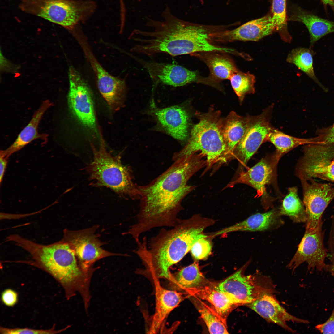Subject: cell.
Listing matches in <instances>:
<instances>
[{"label": "cell", "instance_id": "cell-23", "mask_svg": "<svg viewBox=\"0 0 334 334\" xmlns=\"http://www.w3.org/2000/svg\"><path fill=\"white\" fill-rule=\"evenodd\" d=\"M156 287V306L150 331L156 333L170 313L177 307L187 294L166 289L158 283Z\"/></svg>", "mask_w": 334, "mask_h": 334}, {"label": "cell", "instance_id": "cell-40", "mask_svg": "<svg viewBox=\"0 0 334 334\" xmlns=\"http://www.w3.org/2000/svg\"><path fill=\"white\" fill-rule=\"evenodd\" d=\"M317 141L325 144L334 143V124L324 129L320 135L316 137Z\"/></svg>", "mask_w": 334, "mask_h": 334}, {"label": "cell", "instance_id": "cell-38", "mask_svg": "<svg viewBox=\"0 0 334 334\" xmlns=\"http://www.w3.org/2000/svg\"><path fill=\"white\" fill-rule=\"evenodd\" d=\"M18 298L17 292L10 288L5 289L1 294V300L2 303L8 307L14 306L17 303Z\"/></svg>", "mask_w": 334, "mask_h": 334}, {"label": "cell", "instance_id": "cell-24", "mask_svg": "<svg viewBox=\"0 0 334 334\" xmlns=\"http://www.w3.org/2000/svg\"><path fill=\"white\" fill-rule=\"evenodd\" d=\"M249 118V115L242 116L232 111L223 119L222 133L226 151L221 163L230 160L233 150L246 131Z\"/></svg>", "mask_w": 334, "mask_h": 334}, {"label": "cell", "instance_id": "cell-7", "mask_svg": "<svg viewBox=\"0 0 334 334\" xmlns=\"http://www.w3.org/2000/svg\"><path fill=\"white\" fill-rule=\"evenodd\" d=\"M96 4L91 0H20L23 12L43 18L73 32L93 14Z\"/></svg>", "mask_w": 334, "mask_h": 334}, {"label": "cell", "instance_id": "cell-42", "mask_svg": "<svg viewBox=\"0 0 334 334\" xmlns=\"http://www.w3.org/2000/svg\"><path fill=\"white\" fill-rule=\"evenodd\" d=\"M324 6H329L332 9L334 15V0H320Z\"/></svg>", "mask_w": 334, "mask_h": 334}, {"label": "cell", "instance_id": "cell-21", "mask_svg": "<svg viewBox=\"0 0 334 334\" xmlns=\"http://www.w3.org/2000/svg\"><path fill=\"white\" fill-rule=\"evenodd\" d=\"M279 211L272 209L264 213L253 215L234 225L208 234L213 238L217 236L236 231H260L276 228L282 223Z\"/></svg>", "mask_w": 334, "mask_h": 334}, {"label": "cell", "instance_id": "cell-34", "mask_svg": "<svg viewBox=\"0 0 334 334\" xmlns=\"http://www.w3.org/2000/svg\"><path fill=\"white\" fill-rule=\"evenodd\" d=\"M208 237L201 238L193 245L190 251L196 261L207 259L211 253L212 245Z\"/></svg>", "mask_w": 334, "mask_h": 334}, {"label": "cell", "instance_id": "cell-29", "mask_svg": "<svg viewBox=\"0 0 334 334\" xmlns=\"http://www.w3.org/2000/svg\"><path fill=\"white\" fill-rule=\"evenodd\" d=\"M267 141L272 143L276 148V154L280 157L293 149L300 145L316 143L314 138H300L291 136L272 127L268 135Z\"/></svg>", "mask_w": 334, "mask_h": 334}, {"label": "cell", "instance_id": "cell-26", "mask_svg": "<svg viewBox=\"0 0 334 334\" xmlns=\"http://www.w3.org/2000/svg\"><path fill=\"white\" fill-rule=\"evenodd\" d=\"M291 20L302 23L310 36L311 46L325 35L334 32V21L320 17L300 7L296 9Z\"/></svg>", "mask_w": 334, "mask_h": 334}, {"label": "cell", "instance_id": "cell-9", "mask_svg": "<svg viewBox=\"0 0 334 334\" xmlns=\"http://www.w3.org/2000/svg\"><path fill=\"white\" fill-rule=\"evenodd\" d=\"M240 269L214 287L236 300L241 305H247L262 296L273 294L275 287L271 280L257 274L245 275Z\"/></svg>", "mask_w": 334, "mask_h": 334}, {"label": "cell", "instance_id": "cell-6", "mask_svg": "<svg viewBox=\"0 0 334 334\" xmlns=\"http://www.w3.org/2000/svg\"><path fill=\"white\" fill-rule=\"evenodd\" d=\"M100 136L99 148L91 143L93 158L86 168L92 183L110 188L120 195L139 199L138 186L134 182L130 169L122 164L120 154L113 156L107 150L101 130Z\"/></svg>", "mask_w": 334, "mask_h": 334}, {"label": "cell", "instance_id": "cell-17", "mask_svg": "<svg viewBox=\"0 0 334 334\" xmlns=\"http://www.w3.org/2000/svg\"><path fill=\"white\" fill-rule=\"evenodd\" d=\"M276 31H280L272 15L249 21L232 30L215 32L210 36L212 41L220 42L258 41Z\"/></svg>", "mask_w": 334, "mask_h": 334}, {"label": "cell", "instance_id": "cell-3", "mask_svg": "<svg viewBox=\"0 0 334 334\" xmlns=\"http://www.w3.org/2000/svg\"><path fill=\"white\" fill-rule=\"evenodd\" d=\"M215 223L212 219L198 215L180 219L171 229H162L152 237L149 248L146 239L139 242L136 253L149 272L169 280L170 268L183 259L196 241L208 237L204 231Z\"/></svg>", "mask_w": 334, "mask_h": 334}, {"label": "cell", "instance_id": "cell-39", "mask_svg": "<svg viewBox=\"0 0 334 334\" xmlns=\"http://www.w3.org/2000/svg\"><path fill=\"white\" fill-rule=\"evenodd\" d=\"M315 328L323 334H334V308L328 319L324 323L319 324Z\"/></svg>", "mask_w": 334, "mask_h": 334}, {"label": "cell", "instance_id": "cell-35", "mask_svg": "<svg viewBox=\"0 0 334 334\" xmlns=\"http://www.w3.org/2000/svg\"><path fill=\"white\" fill-rule=\"evenodd\" d=\"M67 327L65 328L57 330L55 328V324L53 325L51 328L47 329H34L28 328H9L1 326L0 333L2 334H56L63 331Z\"/></svg>", "mask_w": 334, "mask_h": 334}, {"label": "cell", "instance_id": "cell-11", "mask_svg": "<svg viewBox=\"0 0 334 334\" xmlns=\"http://www.w3.org/2000/svg\"><path fill=\"white\" fill-rule=\"evenodd\" d=\"M273 106L272 104L258 115H249L246 131L233 150L230 159H237L242 166H245L260 146L267 141L272 127L270 120Z\"/></svg>", "mask_w": 334, "mask_h": 334}, {"label": "cell", "instance_id": "cell-19", "mask_svg": "<svg viewBox=\"0 0 334 334\" xmlns=\"http://www.w3.org/2000/svg\"><path fill=\"white\" fill-rule=\"evenodd\" d=\"M272 294H264L246 305L267 321L275 323L292 332H294V331L287 324V322L307 323L306 320L289 313Z\"/></svg>", "mask_w": 334, "mask_h": 334}, {"label": "cell", "instance_id": "cell-12", "mask_svg": "<svg viewBox=\"0 0 334 334\" xmlns=\"http://www.w3.org/2000/svg\"><path fill=\"white\" fill-rule=\"evenodd\" d=\"M323 222L315 229H306L304 235L294 255L287 265L294 270L304 262L307 264L309 270L316 269L319 271L330 269L325 259L328 251L324 244V232Z\"/></svg>", "mask_w": 334, "mask_h": 334}, {"label": "cell", "instance_id": "cell-30", "mask_svg": "<svg viewBox=\"0 0 334 334\" xmlns=\"http://www.w3.org/2000/svg\"><path fill=\"white\" fill-rule=\"evenodd\" d=\"M279 212L280 216H287L295 223L306 222V217L305 207L298 196L296 187L289 188Z\"/></svg>", "mask_w": 334, "mask_h": 334}, {"label": "cell", "instance_id": "cell-4", "mask_svg": "<svg viewBox=\"0 0 334 334\" xmlns=\"http://www.w3.org/2000/svg\"><path fill=\"white\" fill-rule=\"evenodd\" d=\"M6 241L13 242L30 255V260L17 263L32 265L49 274L62 287L67 299L76 292L83 293L88 288L89 276L81 268L75 253L66 242L61 240L43 245L16 234L8 236Z\"/></svg>", "mask_w": 334, "mask_h": 334}, {"label": "cell", "instance_id": "cell-2", "mask_svg": "<svg viewBox=\"0 0 334 334\" xmlns=\"http://www.w3.org/2000/svg\"><path fill=\"white\" fill-rule=\"evenodd\" d=\"M163 19L148 20L149 31L135 30L130 37L136 42L131 51L149 57L159 53L172 56L196 53L217 52L220 48L212 44L210 34L213 27L196 25L180 20L167 7Z\"/></svg>", "mask_w": 334, "mask_h": 334}, {"label": "cell", "instance_id": "cell-27", "mask_svg": "<svg viewBox=\"0 0 334 334\" xmlns=\"http://www.w3.org/2000/svg\"><path fill=\"white\" fill-rule=\"evenodd\" d=\"M215 52H201L193 54L198 57L205 63L210 71L208 77L212 81L219 84V82L225 79H229L231 75L238 69L229 58L225 55Z\"/></svg>", "mask_w": 334, "mask_h": 334}, {"label": "cell", "instance_id": "cell-20", "mask_svg": "<svg viewBox=\"0 0 334 334\" xmlns=\"http://www.w3.org/2000/svg\"><path fill=\"white\" fill-rule=\"evenodd\" d=\"M155 114L159 123L174 138L181 141L188 138L189 117L183 108L176 105L159 109Z\"/></svg>", "mask_w": 334, "mask_h": 334}, {"label": "cell", "instance_id": "cell-41", "mask_svg": "<svg viewBox=\"0 0 334 334\" xmlns=\"http://www.w3.org/2000/svg\"><path fill=\"white\" fill-rule=\"evenodd\" d=\"M7 158L0 156V182L1 183L8 163Z\"/></svg>", "mask_w": 334, "mask_h": 334}, {"label": "cell", "instance_id": "cell-22", "mask_svg": "<svg viewBox=\"0 0 334 334\" xmlns=\"http://www.w3.org/2000/svg\"><path fill=\"white\" fill-rule=\"evenodd\" d=\"M53 104L48 100L43 101L33 114L30 121L21 131L15 141L7 149L1 151L0 156L8 159L12 154L36 139H41L46 141L48 135L39 133L38 127L44 114Z\"/></svg>", "mask_w": 334, "mask_h": 334}, {"label": "cell", "instance_id": "cell-16", "mask_svg": "<svg viewBox=\"0 0 334 334\" xmlns=\"http://www.w3.org/2000/svg\"><path fill=\"white\" fill-rule=\"evenodd\" d=\"M83 49L96 76L99 92L112 111L119 110L123 104L126 92V82L123 79L109 73L96 60L88 45Z\"/></svg>", "mask_w": 334, "mask_h": 334}, {"label": "cell", "instance_id": "cell-25", "mask_svg": "<svg viewBox=\"0 0 334 334\" xmlns=\"http://www.w3.org/2000/svg\"><path fill=\"white\" fill-rule=\"evenodd\" d=\"M185 293L209 302L215 311L225 321L233 309L236 306H241L238 301L227 293L207 285L188 289Z\"/></svg>", "mask_w": 334, "mask_h": 334}, {"label": "cell", "instance_id": "cell-8", "mask_svg": "<svg viewBox=\"0 0 334 334\" xmlns=\"http://www.w3.org/2000/svg\"><path fill=\"white\" fill-rule=\"evenodd\" d=\"M97 226L84 229H65L61 241L67 243L74 251L79 264L85 272L92 274L94 263L97 261L119 254L109 252L101 247L104 243L95 233Z\"/></svg>", "mask_w": 334, "mask_h": 334}, {"label": "cell", "instance_id": "cell-33", "mask_svg": "<svg viewBox=\"0 0 334 334\" xmlns=\"http://www.w3.org/2000/svg\"><path fill=\"white\" fill-rule=\"evenodd\" d=\"M229 80L241 104L246 95L253 94L255 92V77L249 72L245 73L238 69Z\"/></svg>", "mask_w": 334, "mask_h": 334}, {"label": "cell", "instance_id": "cell-36", "mask_svg": "<svg viewBox=\"0 0 334 334\" xmlns=\"http://www.w3.org/2000/svg\"><path fill=\"white\" fill-rule=\"evenodd\" d=\"M286 0H273L272 15V20L276 24L279 30L286 25Z\"/></svg>", "mask_w": 334, "mask_h": 334}, {"label": "cell", "instance_id": "cell-14", "mask_svg": "<svg viewBox=\"0 0 334 334\" xmlns=\"http://www.w3.org/2000/svg\"><path fill=\"white\" fill-rule=\"evenodd\" d=\"M299 178L306 217V229H315L323 222V212L334 199V186L332 184L318 182L314 178Z\"/></svg>", "mask_w": 334, "mask_h": 334}, {"label": "cell", "instance_id": "cell-13", "mask_svg": "<svg viewBox=\"0 0 334 334\" xmlns=\"http://www.w3.org/2000/svg\"><path fill=\"white\" fill-rule=\"evenodd\" d=\"M68 75L69 109L82 124L96 131V118L90 88L79 72L72 66L69 67Z\"/></svg>", "mask_w": 334, "mask_h": 334}, {"label": "cell", "instance_id": "cell-28", "mask_svg": "<svg viewBox=\"0 0 334 334\" xmlns=\"http://www.w3.org/2000/svg\"><path fill=\"white\" fill-rule=\"evenodd\" d=\"M169 280L174 287L185 292L190 289L206 285L205 279L197 261L171 275Z\"/></svg>", "mask_w": 334, "mask_h": 334}, {"label": "cell", "instance_id": "cell-32", "mask_svg": "<svg viewBox=\"0 0 334 334\" xmlns=\"http://www.w3.org/2000/svg\"><path fill=\"white\" fill-rule=\"evenodd\" d=\"M197 298L195 304L205 322L211 334H228L226 321L224 320L215 311Z\"/></svg>", "mask_w": 334, "mask_h": 334}, {"label": "cell", "instance_id": "cell-10", "mask_svg": "<svg viewBox=\"0 0 334 334\" xmlns=\"http://www.w3.org/2000/svg\"><path fill=\"white\" fill-rule=\"evenodd\" d=\"M297 168L299 178H315L334 183V143L306 144Z\"/></svg>", "mask_w": 334, "mask_h": 334}, {"label": "cell", "instance_id": "cell-31", "mask_svg": "<svg viewBox=\"0 0 334 334\" xmlns=\"http://www.w3.org/2000/svg\"><path fill=\"white\" fill-rule=\"evenodd\" d=\"M314 52L312 49L304 47H298L292 49L289 53L287 62L295 65L322 88L324 87L316 76L313 65Z\"/></svg>", "mask_w": 334, "mask_h": 334}, {"label": "cell", "instance_id": "cell-37", "mask_svg": "<svg viewBox=\"0 0 334 334\" xmlns=\"http://www.w3.org/2000/svg\"><path fill=\"white\" fill-rule=\"evenodd\" d=\"M331 225L328 241V251L331 264L329 270L334 276V215L331 217Z\"/></svg>", "mask_w": 334, "mask_h": 334}, {"label": "cell", "instance_id": "cell-1", "mask_svg": "<svg viewBox=\"0 0 334 334\" xmlns=\"http://www.w3.org/2000/svg\"><path fill=\"white\" fill-rule=\"evenodd\" d=\"M200 153L184 156L174 161L165 171L144 186H138L140 209L136 223L127 231L136 240L143 233L157 227H173L180 219L183 199L196 186L187 182L198 171L206 166Z\"/></svg>", "mask_w": 334, "mask_h": 334}, {"label": "cell", "instance_id": "cell-15", "mask_svg": "<svg viewBox=\"0 0 334 334\" xmlns=\"http://www.w3.org/2000/svg\"><path fill=\"white\" fill-rule=\"evenodd\" d=\"M156 83L173 87L182 86L192 83L208 85L207 77L201 76L198 72L191 71L176 64L147 61L133 56Z\"/></svg>", "mask_w": 334, "mask_h": 334}, {"label": "cell", "instance_id": "cell-18", "mask_svg": "<svg viewBox=\"0 0 334 334\" xmlns=\"http://www.w3.org/2000/svg\"><path fill=\"white\" fill-rule=\"evenodd\" d=\"M280 158L275 153L262 158L247 171H242L226 187H232L237 184H244L255 189L258 196L265 197L266 186L275 180L276 167Z\"/></svg>", "mask_w": 334, "mask_h": 334}, {"label": "cell", "instance_id": "cell-5", "mask_svg": "<svg viewBox=\"0 0 334 334\" xmlns=\"http://www.w3.org/2000/svg\"><path fill=\"white\" fill-rule=\"evenodd\" d=\"M220 111L210 108L206 113H197L198 122L193 127L187 143L173 156L174 161L184 156L200 153L206 158L204 173L220 162L226 151L222 128L223 119Z\"/></svg>", "mask_w": 334, "mask_h": 334}]
</instances>
